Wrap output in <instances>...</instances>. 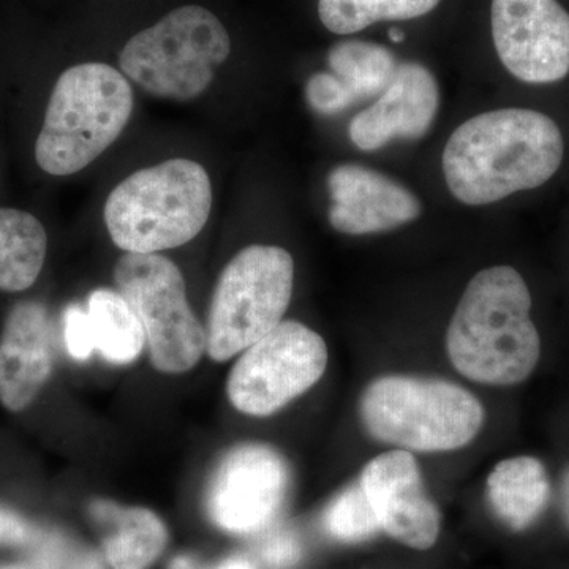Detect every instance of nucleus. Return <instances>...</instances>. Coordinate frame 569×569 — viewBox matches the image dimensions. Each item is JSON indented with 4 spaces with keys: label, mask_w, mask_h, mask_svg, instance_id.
Wrapping results in <instances>:
<instances>
[{
    "label": "nucleus",
    "mask_w": 569,
    "mask_h": 569,
    "mask_svg": "<svg viewBox=\"0 0 569 569\" xmlns=\"http://www.w3.org/2000/svg\"><path fill=\"white\" fill-rule=\"evenodd\" d=\"M563 153V137L549 116L522 108L482 112L449 138L445 181L462 204H492L548 182Z\"/></svg>",
    "instance_id": "1"
},
{
    "label": "nucleus",
    "mask_w": 569,
    "mask_h": 569,
    "mask_svg": "<svg viewBox=\"0 0 569 569\" xmlns=\"http://www.w3.org/2000/svg\"><path fill=\"white\" fill-rule=\"evenodd\" d=\"M530 310L529 287L515 268L479 271L467 284L447 332L448 356L460 376L490 387L527 380L541 355Z\"/></svg>",
    "instance_id": "2"
},
{
    "label": "nucleus",
    "mask_w": 569,
    "mask_h": 569,
    "mask_svg": "<svg viewBox=\"0 0 569 569\" xmlns=\"http://www.w3.org/2000/svg\"><path fill=\"white\" fill-rule=\"evenodd\" d=\"M212 209V183L203 164L187 159L142 168L111 190L103 219L126 253H157L192 241Z\"/></svg>",
    "instance_id": "3"
},
{
    "label": "nucleus",
    "mask_w": 569,
    "mask_h": 569,
    "mask_svg": "<svg viewBox=\"0 0 569 569\" xmlns=\"http://www.w3.org/2000/svg\"><path fill=\"white\" fill-rule=\"evenodd\" d=\"M133 103L122 71L100 62L70 67L52 89L36 142L37 164L51 176L84 170L118 140Z\"/></svg>",
    "instance_id": "4"
},
{
    "label": "nucleus",
    "mask_w": 569,
    "mask_h": 569,
    "mask_svg": "<svg viewBox=\"0 0 569 569\" xmlns=\"http://www.w3.org/2000/svg\"><path fill=\"white\" fill-rule=\"evenodd\" d=\"M359 411L370 436L406 451H455L471 443L485 425L477 397L437 378H377L366 388Z\"/></svg>",
    "instance_id": "5"
},
{
    "label": "nucleus",
    "mask_w": 569,
    "mask_h": 569,
    "mask_svg": "<svg viewBox=\"0 0 569 569\" xmlns=\"http://www.w3.org/2000/svg\"><path fill=\"white\" fill-rule=\"evenodd\" d=\"M230 52L219 18L204 7L186 6L127 41L119 67L142 91L186 102L209 88Z\"/></svg>",
    "instance_id": "6"
},
{
    "label": "nucleus",
    "mask_w": 569,
    "mask_h": 569,
    "mask_svg": "<svg viewBox=\"0 0 569 569\" xmlns=\"http://www.w3.org/2000/svg\"><path fill=\"white\" fill-rule=\"evenodd\" d=\"M293 282V257L282 247L249 246L234 254L209 307L206 351L211 359L228 361L282 323Z\"/></svg>",
    "instance_id": "7"
},
{
    "label": "nucleus",
    "mask_w": 569,
    "mask_h": 569,
    "mask_svg": "<svg viewBox=\"0 0 569 569\" xmlns=\"http://www.w3.org/2000/svg\"><path fill=\"white\" fill-rule=\"evenodd\" d=\"M119 293L146 332L153 367L189 372L206 350V329L190 309L181 269L159 253H123L114 268Z\"/></svg>",
    "instance_id": "8"
},
{
    "label": "nucleus",
    "mask_w": 569,
    "mask_h": 569,
    "mask_svg": "<svg viewBox=\"0 0 569 569\" xmlns=\"http://www.w3.org/2000/svg\"><path fill=\"white\" fill-rule=\"evenodd\" d=\"M326 366L323 337L299 321H282L238 359L228 377V397L241 413L271 417L316 387Z\"/></svg>",
    "instance_id": "9"
},
{
    "label": "nucleus",
    "mask_w": 569,
    "mask_h": 569,
    "mask_svg": "<svg viewBox=\"0 0 569 569\" xmlns=\"http://www.w3.org/2000/svg\"><path fill=\"white\" fill-rule=\"evenodd\" d=\"M288 486L290 471L279 452L264 445H242L213 471L206 498L209 516L228 533H257L279 515Z\"/></svg>",
    "instance_id": "10"
},
{
    "label": "nucleus",
    "mask_w": 569,
    "mask_h": 569,
    "mask_svg": "<svg viewBox=\"0 0 569 569\" xmlns=\"http://www.w3.org/2000/svg\"><path fill=\"white\" fill-rule=\"evenodd\" d=\"M492 39L505 69L529 84L569 73V13L557 0H492Z\"/></svg>",
    "instance_id": "11"
},
{
    "label": "nucleus",
    "mask_w": 569,
    "mask_h": 569,
    "mask_svg": "<svg viewBox=\"0 0 569 569\" xmlns=\"http://www.w3.org/2000/svg\"><path fill=\"white\" fill-rule=\"evenodd\" d=\"M362 489L388 537L417 550L433 548L440 537L441 518L422 482L417 459L406 449H395L370 460L362 470Z\"/></svg>",
    "instance_id": "12"
},
{
    "label": "nucleus",
    "mask_w": 569,
    "mask_h": 569,
    "mask_svg": "<svg viewBox=\"0 0 569 569\" xmlns=\"http://www.w3.org/2000/svg\"><path fill=\"white\" fill-rule=\"evenodd\" d=\"M440 108V88L432 71L418 62H400L377 102L350 123L356 148L373 152L395 140H421Z\"/></svg>",
    "instance_id": "13"
},
{
    "label": "nucleus",
    "mask_w": 569,
    "mask_h": 569,
    "mask_svg": "<svg viewBox=\"0 0 569 569\" xmlns=\"http://www.w3.org/2000/svg\"><path fill=\"white\" fill-rule=\"evenodd\" d=\"M332 206L329 222L350 236L385 233L421 217L417 194L406 186L362 164L343 163L328 176Z\"/></svg>",
    "instance_id": "14"
},
{
    "label": "nucleus",
    "mask_w": 569,
    "mask_h": 569,
    "mask_svg": "<svg viewBox=\"0 0 569 569\" xmlns=\"http://www.w3.org/2000/svg\"><path fill=\"white\" fill-rule=\"evenodd\" d=\"M52 358L51 321L44 306H14L0 336V403L11 413L32 406L50 380Z\"/></svg>",
    "instance_id": "15"
},
{
    "label": "nucleus",
    "mask_w": 569,
    "mask_h": 569,
    "mask_svg": "<svg viewBox=\"0 0 569 569\" xmlns=\"http://www.w3.org/2000/svg\"><path fill=\"white\" fill-rule=\"evenodd\" d=\"M548 471L538 459L519 456L498 462L488 478L490 507L509 529H529L548 507Z\"/></svg>",
    "instance_id": "16"
},
{
    "label": "nucleus",
    "mask_w": 569,
    "mask_h": 569,
    "mask_svg": "<svg viewBox=\"0 0 569 569\" xmlns=\"http://www.w3.org/2000/svg\"><path fill=\"white\" fill-rule=\"evenodd\" d=\"M91 515L111 527L104 539V556L112 569H148L167 546V529L149 509L121 508L100 500L91 505Z\"/></svg>",
    "instance_id": "17"
},
{
    "label": "nucleus",
    "mask_w": 569,
    "mask_h": 569,
    "mask_svg": "<svg viewBox=\"0 0 569 569\" xmlns=\"http://www.w3.org/2000/svg\"><path fill=\"white\" fill-rule=\"evenodd\" d=\"M48 236L32 213L0 208V291L18 293L39 279L47 258Z\"/></svg>",
    "instance_id": "18"
},
{
    "label": "nucleus",
    "mask_w": 569,
    "mask_h": 569,
    "mask_svg": "<svg viewBox=\"0 0 569 569\" xmlns=\"http://www.w3.org/2000/svg\"><path fill=\"white\" fill-rule=\"evenodd\" d=\"M96 350L112 365H130L141 355L146 332L140 318L119 291L99 288L88 299Z\"/></svg>",
    "instance_id": "19"
},
{
    "label": "nucleus",
    "mask_w": 569,
    "mask_h": 569,
    "mask_svg": "<svg viewBox=\"0 0 569 569\" xmlns=\"http://www.w3.org/2000/svg\"><path fill=\"white\" fill-rule=\"evenodd\" d=\"M332 73L346 84L356 102L380 96L395 78V52L372 41L348 40L329 51Z\"/></svg>",
    "instance_id": "20"
},
{
    "label": "nucleus",
    "mask_w": 569,
    "mask_h": 569,
    "mask_svg": "<svg viewBox=\"0 0 569 569\" xmlns=\"http://www.w3.org/2000/svg\"><path fill=\"white\" fill-rule=\"evenodd\" d=\"M441 0H320L318 17L339 36L365 31L378 21L413 20L430 13Z\"/></svg>",
    "instance_id": "21"
},
{
    "label": "nucleus",
    "mask_w": 569,
    "mask_h": 569,
    "mask_svg": "<svg viewBox=\"0 0 569 569\" xmlns=\"http://www.w3.org/2000/svg\"><path fill=\"white\" fill-rule=\"evenodd\" d=\"M325 529L337 541L356 545L376 537L380 523L361 482L332 498L323 516Z\"/></svg>",
    "instance_id": "22"
},
{
    "label": "nucleus",
    "mask_w": 569,
    "mask_h": 569,
    "mask_svg": "<svg viewBox=\"0 0 569 569\" xmlns=\"http://www.w3.org/2000/svg\"><path fill=\"white\" fill-rule=\"evenodd\" d=\"M32 541L37 569H104L96 550L59 531H44Z\"/></svg>",
    "instance_id": "23"
},
{
    "label": "nucleus",
    "mask_w": 569,
    "mask_h": 569,
    "mask_svg": "<svg viewBox=\"0 0 569 569\" xmlns=\"http://www.w3.org/2000/svg\"><path fill=\"white\" fill-rule=\"evenodd\" d=\"M310 107L325 116L346 111L356 100L346 84L335 73H317L310 78L306 88Z\"/></svg>",
    "instance_id": "24"
},
{
    "label": "nucleus",
    "mask_w": 569,
    "mask_h": 569,
    "mask_svg": "<svg viewBox=\"0 0 569 569\" xmlns=\"http://www.w3.org/2000/svg\"><path fill=\"white\" fill-rule=\"evenodd\" d=\"M63 339L71 358L86 361L96 351L91 320L88 310L80 306H70L63 316Z\"/></svg>",
    "instance_id": "25"
},
{
    "label": "nucleus",
    "mask_w": 569,
    "mask_h": 569,
    "mask_svg": "<svg viewBox=\"0 0 569 569\" xmlns=\"http://www.w3.org/2000/svg\"><path fill=\"white\" fill-rule=\"evenodd\" d=\"M260 557L268 569H293L302 559V545L293 531H272L261 542Z\"/></svg>",
    "instance_id": "26"
},
{
    "label": "nucleus",
    "mask_w": 569,
    "mask_h": 569,
    "mask_svg": "<svg viewBox=\"0 0 569 569\" xmlns=\"http://www.w3.org/2000/svg\"><path fill=\"white\" fill-rule=\"evenodd\" d=\"M31 527L20 516L0 508V545H24L32 539Z\"/></svg>",
    "instance_id": "27"
},
{
    "label": "nucleus",
    "mask_w": 569,
    "mask_h": 569,
    "mask_svg": "<svg viewBox=\"0 0 569 569\" xmlns=\"http://www.w3.org/2000/svg\"><path fill=\"white\" fill-rule=\"evenodd\" d=\"M170 569H258L252 559L246 556L228 557L217 563L216 567H203L189 556L176 557L171 561Z\"/></svg>",
    "instance_id": "28"
},
{
    "label": "nucleus",
    "mask_w": 569,
    "mask_h": 569,
    "mask_svg": "<svg viewBox=\"0 0 569 569\" xmlns=\"http://www.w3.org/2000/svg\"><path fill=\"white\" fill-rule=\"evenodd\" d=\"M560 503L561 515H563L565 523H567L569 529V468L565 471L563 478H561Z\"/></svg>",
    "instance_id": "29"
},
{
    "label": "nucleus",
    "mask_w": 569,
    "mask_h": 569,
    "mask_svg": "<svg viewBox=\"0 0 569 569\" xmlns=\"http://www.w3.org/2000/svg\"><path fill=\"white\" fill-rule=\"evenodd\" d=\"M389 39L395 41V43H400V41L406 39V36H403V32L400 31V29H391V31H389Z\"/></svg>",
    "instance_id": "30"
},
{
    "label": "nucleus",
    "mask_w": 569,
    "mask_h": 569,
    "mask_svg": "<svg viewBox=\"0 0 569 569\" xmlns=\"http://www.w3.org/2000/svg\"><path fill=\"white\" fill-rule=\"evenodd\" d=\"M0 569H32V568L24 567V565H9V567H2Z\"/></svg>",
    "instance_id": "31"
}]
</instances>
